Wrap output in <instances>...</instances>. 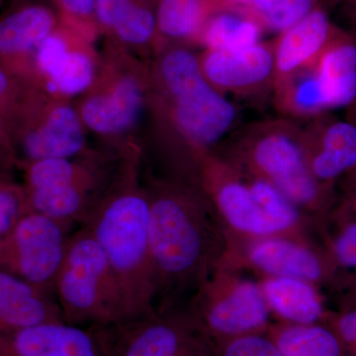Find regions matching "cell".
<instances>
[{
  "instance_id": "cell-1",
  "label": "cell",
  "mask_w": 356,
  "mask_h": 356,
  "mask_svg": "<svg viewBox=\"0 0 356 356\" xmlns=\"http://www.w3.org/2000/svg\"><path fill=\"white\" fill-rule=\"evenodd\" d=\"M83 222L106 255L127 320L151 312L156 273L149 250V201L134 192L121 194Z\"/></svg>"
},
{
  "instance_id": "cell-2",
  "label": "cell",
  "mask_w": 356,
  "mask_h": 356,
  "mask_svg": "<svg viewBox=\"0 0 356 356\" xmlns=\"http://www.w3.org/2000/svg\"><path fill=\"white\" fill-rule=\"evenodd\" d=\"M53 292L69 324L95 327L127 320L106 255L86 227L67 240Z\"/></svg>"
},
{
  "instance_id": "cell-3",
  "label": "cell",
  "mask_w": 356,
  "mask_h": 356,
  "mask_svg": "<svg viewBox=\"0 0 356 356\" xmlns=\"http://www.w3.org/2000/svg\"><path fill=\"white\" fill-rule=\"evenodd\" d=\"M161 76L173 102V120L191 144L205 147L222 139L238 120V111L209 83L191 51H168Z\"/></svg>"
},
{
  "instance_id": "cell-4",
  "label": "cell",
  "mask_w": 356,
  "mask_h": 356,
  "mask_svg": "<svg viewBox=\"0 0 356 356\" xmlns=\"http://www.w3.org/2000/svg\"><path fill=\"white\" fill-rule=\"evenodd\" d=\"M250 159L261 175L292 202L308 204L318 184L307 161L303 129L291 121L261 122L241 133Z\"/></svg>"
},
{
  "instance_id": "cell-5",
  "label": "cell",
  "mask_w": 356,
  "mask_h": 356,
  "mask_svg": "<svg viewBox=\"0 0 356 356\" xmlns=\"http://www.w3.org/2000/svg\"><path fill=\"white\" fill-rule=\"evenodd\" d=\"M67 224L28 211L0 240V268L53 291L69 238Z\"/></svg>"
},
{
  "instance_id": "cell-6",
  "label": "cell",
  "mask_w": 356,
  "mask_h": 356,
  "mask_svg": "<svg viewBox=\"0 0 356 356\" xmlns=\"http://www.w3.org/2000/svg\"><path fill=\"white\" fill-rule=\"evenodd\" d=\"M200 229L181 201L165 196L149 202V250L156 273L179 277L197 266Z\"/></svg>"
},
{
  "instance_id": "cell-7",
  "label": "cell",
  "mask_w": 356,
  "mask_h": 356,
  "mask_svg": "<svg viewBox=\"0 0 356 356\" xmlns=\"http://www.w3.org/2000/svg\"><path fill=\"white\" fill-rule=\"evenodd\" d=\"M103 356H201L191 332L151 312L124 322L91 327Z\"/></svg>"
},
{
  "instance_id": "cell-8",
  "label": "cell",
  "mask_w": 356,
  "mask_h": 356,
  "mask_svg": "<svg viewBox=\"0 0 356 356\" xmlns=\"http://www.w3.org/2000/svg\"><path fill=\"white\" fill-rule=\"evenodd\" d=\"M199 63L206 79L222 95H252L273 88V42L238 50H207Z\"/></svg>"
},
{
  "instance_id": "cell-9",
  "label": "cell",
  "mask_w": 356,
  "mask_h": 356,
  "mask_svg": "<svg viewBox=\"0 0 356 356\" xmlns=\"http://www.w3.org/2000/svg\"><path fill=\"white\" fill-rule=\"evenodd\" d=\"M0 356H103L92 330L65 321L0 334Z\"/></svg>"
},
{
  "instance_id": "cell-10",
  "label": "cell",
  "mask_w": 356,
  "mask_h": 356,
  "mask_svg": "<svg viewBox=\"0 0 356 356\" xmlns=\"http://www.w3.org/2000/svg\"><path fill=\"white\" fill-rule=\"evenodd\" d=\"M334 31L325 9L317 6L303 19L280 33L273 41V84L313 67Z\"/></svg>"
},
{
  "instance_id": "cell-11",
  "label": "cell",
  "mask_w": 356,
  "mask_h": 356,
  "mask_svg": "<svg viewBox=\"0 0 356 356\" xmlns=\"http://www.w3.org/2000/svg\"><path fill=\"white\" fill-rule=\"evenodd\" d=\"M53 293L0 268V334L64 321Z\"/></svg>"
},
{
  "instance_id": "cell-12",
  "label": "cell",
  "mask_w": 356,
  "mask_h": 356,
  "mask_svg": "<svg viewBox=\"0 0 356 356\" xmlns=\"http://www.w3.org/2000/svg\"><path fill=\"white\" fill-rule=\"evenodd\" d=\"M306 149H315L314 177L329 180L356 165V126L341 120H317L303 129Z\"/></svg>"
},
{
  "instance_id": "cell-13",
  "label": "cell",
  "mask_w": 356,
  "mask_h": 356,
  "mask_svg": "<svg viewBox=\"0 0 356 356\" xmlns=\"http://www.w3.org/2000/svg\"><path fill=\"white\" fill-rule=\"evenodd\" d=\"M329 109L356 100V40L336 30L313 65Z\"/></svg>"
},
{
  "instance_id": "cell-14",
  "label": "cell",
  "mask_w": 356,
  "mask_h": 356,
  "mask_svg": "<svg viewBox=\"0 0 356 356\" xmlns=\"http://www.w3.org/2000/svg\"><path fill=\"white\" fill-rule=\"evenodd\" d=\"M142 102L139 86L132 79H125L111 95L95 96L88 100L83 108V120L95 132H121L137 120Z\"/></svg>"
},
{
  "instance_id": "cell-15",
  "label": "cell",
  "mask_w": 356,
  "mask_h": 356,
  "mask_svg": "<svg viewBox=\"0 0 356 356\" xmlns=\"http://www.w3.org/2000/svg\"><path fill=\"white\" fill-rule=\"evenodd\" d=\"M268 317L264 294L252 283L245 282L208 313V324L222 334H241L261 327Z\"/></svg>"
},
{
  "instance_id": "cell-16",
  "label": "cell",
  "mask_w": 356,
  "mask_h": 356,
  "mask_svg": "<svg viewBox=\"0 0 356 356\" xmlns=\"http://www.w3.org/2000/svg\"><path fill=\"white\" fill-rule=\"evenodd\" d=\"M83 135L74 110L58 107L51 112L44 127L31 134L25 143L30 158L67 159L81 151Z\"/></svg>"
},
{
  "instance_id": "cell-17",
  "label": "cell",
  "mask_w": 356,
  "mask_h": 356,
  "mask_svg": "<svg viewBox=\"0 0 356 356\" xmlns=\"http://www.w3.org/2000/svg\"><path fill=\"white\" fill-rule=\"evenodd\" d=\"M216 201L222 215L235 228L254 235H270L285 229L255 200L248 185L228 179L218 185Z\"/></svg>"
},
{
  "instance_id": "cell-18",
  "label": "cell",
  "mask_w": 356,
  "mask_h": 356,
  "mask_svg": "<svg viewBox=\"0 0 356 356\" xmlns=\"http://www.w3.org/2000/svg\"><path fill=\"white\" fill-rule=\"evenodd\" d=\"M264 30L252 10L225 7L211 14L201 39L207 50H238L259 43Z\"/></svg>"
},
{
  "instance_id": "cell-19",
  "label": "cell",
  "mask_w": 356,
  "mask_h": 356,
  "mask_svg": "<svg viewBox=\"0 0 356 356\" xmlns=\"http://www.w3.org/2000/svg\"><path fill=\"white\" fill-rule=\"evenodd\" d=\"M250 259L276 277L313 281L321 275L318 259L305 248L286 241L271 238L257 243L250 252Z\"/></svg>"
},
{
  "instance_id": "cell-20",
  "label": "cell",
  "mask_w": 356,
  "mask_h": 356,
  "mask_svg": "<svg viewBox=\"0 0 356 356\" xmlns=\"http://www.w3.org/2000/svg\"><path fill=\"white\" fill-rule=\"evenodd\" d=\"M278 109L296 118L318 116L329 110L322 84L314 67L299 70L273 84Z\"/></svg>"
},
{
  "instance_id": "cell-21",
  "label": "cell",
  "mask_w": 356,
  "mask_h": 356,
  "mask_svg": "<svg viewBox=\"0 0 356 356\" xmlns=\"http://www.w3.org/2000/svg\"><path fill=\"white\" fill-rule=\"evenodd\" d=\"M264 297L274 310L297 324L308 325L321 315L320 301L306 281L276 277L264 285Z\"/></svg>"
},
{
  "instance_id": "cell-22",
  "label": "cell",
  "mask_w": 356,
  "mask_h": 356,
  "mask_svg": "<svg viewBox=\"0 0 356 356\" xmlns=\"http://www.w3.org/2000/svg\"><path fill=\"white\" fill-rule=\"evenodd\" d=\"M220 8L216 0H159L156 23L166 37L184 39L202 32L211 14Z\"/></svg>"
},
{
  "instance_id": "cell-23",
  "label": "cell",
  "mask_w": 356,
  "mask_h": 356,
  "mask_svg": "<svg viewBox=\"0 0 356 356\" xmlns=\"http://www.w3.org/2000/svg\"><path fill=\"white\" fill-rule=\"evenodd\" d=\"M54 24L50 11L30 7L0 23V51L15 53L32 48L49 36Z\"/></svg>"
},
{
  "instance_id": "cell-24",
  "label": "cell",
  "mask_w": 356,
  "mask_h": 356,
  "mask_svg": "<svg viewBox=\"0 0 356 356\" xmlns=\"http://www.w3.org/2000/svg\"><path fill=\"white\" fill-rule=\"evenodd\" d=\"M278 348L285 356H339L341 346L331 332L320 327H289L278 337Z\"/></svg>"
},
{
  "instance_id": "cell-25",
  "label": "cell",
  "mask_w": 356,
  "mask_h": 356,
  "mask_svg": "<svg viewBox=\"0 0 356 356\" xmlns=\"http://www.w3.org/2000/svg\"><path fill=\"white\" fill-rule=\"evenodd\" d=\"M317 6L316 0H252V13L264 30L282 33Z\"/></svg>"
},
{
  "instance_id": "cell-26",
  "label": "cell",
  "mask_w": 356,
  "mask_h": 356,
  "mask_svg": "<svg viewBox=\"0 0 356 356\" xmlns=\"http://www.w3.org/2000/svg\"><path fill=\"white\" fill-rule=\"evenodd\" d=\"M79 173L67 159H46L36 161L28 173L33 189L79 185Z\"/></svg>"
},
{
  "instance_id": "cell-27",
  "label": "cell",
  "mask_w": 356,
  "mask_h": 356,
  "mask_svg": "<svg viewBox=\"0 0 356 356\" xmlns=\"http://www.w3.org/2000/svg\"><path fill=\"white\" fill-rule=\"evenodd\" d=\"M54 88L65 95H76L88 88L93 79L90 60L81 53H69L64 63L51 76Z\"/></svg>"
},
{
  "instance_id": "cell-28",
  "label": "cell",
  "mask_w": 356,
  "mask_h": 356,
  "mask_svg": "<svg viewBox=\"0 0 356 356\" xmlns=\"http://www.w3.org/2000/svg\"><path fill=\"white\" fill-rule=\"evenodd\" d=\"M156 26V17L149 8L131 1L113 28L124 41L143 44L152 39Z\"/></svg>"
},
{
  "instance_id": "cell-29",
  "label": "cell",
  "mask_w": 356,
  "mask_h": 356,
  "mask_svg": "<svg viewBox=\"0 0 356 356\" xmlns=\"http://www.w3.org/2000/svg\"><path fill=\"white\" fill-rule=\"evenodd\" d=\"M250 191L262 207L274 218L281 222L285 228H289L296 221L297 211L289 200L275 186L264 178L254 180L250 185Z\"/></svg>"
},
{
  "instance_id": "cell-30",
  "label": "cell",
  "mask_w": 356,
  "mask_h": 356,
  "mask_svg": "<svg viewBox=\"0 0 356 356\" xmlns=\"http://www.w3.org/2000/svg\"><path fill=\"white\" fill-rule=\"evenodd\" d=\"M30 210L22 197L13 188H0V240L8 233L23 214Z\"/></svg>"
},
{
  "instance_id": "cell-31",
  "label": "cell",
  "mask_w": 356,
  "mask_h": 356,
  "mask_svg": "<svg viewBox=\"0 0 356 356\" xmlns=\"http://www.w3.org/2000/svg\"><path fill=\"white\" fill-rule=\"evenodd\" d=\"M224 356H285L277 344L261 337L248 336L229 344Z\"/></svg>"
},
{
  "instance_id": "cell-32",
  "label": "cell",
  "mask_w": 356,
  "mask_h": 356,
  "mask_svg": "<svg viewBox=\"0 0 356 356\" xmlns=\"http://www.w3.org/2000/svg\"><path fill=\"white\" fill-rule=\"evenodd\" d=\"M67 55L69 53L67 51V46H65L64 40L60 37L49 35L40 43L39 65L41 69L51 76L55 74Z\"/></svg>"
},
{
  "instance_id": "cell-33",
  "label": "cell",
  "mask_w": 356,
  "mask_h": 356,
  "mask_svg": "<svg viewBox=\"0 0 356 356\" xmlns=\"http://www.w3.org/2000/svg\"><path fill=\"white\" fill-rule=\"evenodd\" d=\"M131 0H96L95 11L103 25L114 27Z\"/></svg>"
},
{
  "instance_id": "cell-34",
  "label": "cell",
  "mask_w": 356,
  "mask_h": 356,
  "mask_svg": "<svg viewBox=\"0 0 356 356\" xmlns=\"http://www.w3.org/2000/svg\"><path fill=\"white\" fill-rule=\"evenodd\" d=\"M336 254L344 266H356V225L346 229L337 240Z\"/></svg>"
},
{
  "instance_id": "cell-35",
  "label": "cell",
  "mask_w": 356,
  "mask_h": 356,
  "mask_svg": "<svg viewBox=\"0 0 356 356\" xmlns=\"http://www.w3.org/2000/svg\"><path fill=\"white\" fill-rule=\"evenodd\" d=\"M70 13L79 16L90 15L95 10L96 0H60Z\"/></svg>"
},
{
  "instance_id": "cell-36",
  "label": "cell",
  "mask_w": 356,
  "mask_h": 356,
  "mask_svg": "<svg viewBox=\"0 0 356 356\" xmlns=\"http://www.w3.org/2000/svg\"><path fill=\"white\" fill-rule=\"evenodd\" d=\"M339 330L344 341L356 343V312H351L341 318Z\"/></svg>"
},
{
  "instance_id": "cell-37",
  "label": "cell",
  "mask_w": 356,
  "mask_h": 356,
  "mask_svg": "<svg viewBox=\"0 0 356 356\" xmlns=\"http://www.w3.org/2000/svg\"><path fill=\"white\" fill-rule=\"evenodd\" d=\"M220 6L252 10V0H216Z\"/></svg>"
},
{
  "instance_id": "cell-38",
  "label": "cell",
  "mask_w": 356,
  "mask_h": 356,
  "mask_svg": "<svg viewBox=\"0 0 356 356\" xmlns=\"http://www.w3.org/2000/svg\"><path fill=\"white\" fill-rule=\"evenodd\" d=\"M7 86L6 77L0 72V95L6 90Z\"/></svg>"
},
{
  "instance_id": "cell-39",
  "label": "cell",
  "mask_w": 356,
  "mask_h": 356,
  "mask_svg": "<svg viewBox=\"0 0 356 356\" xmlns=\"http://www.w3.org/2000/svg\"><path fill=\"white\" fill-rule=\"evenodd\" d=\"M346 1H348V2H353V3H355V4H356V0H346Z\"/></svg>"
}]
</instances>
